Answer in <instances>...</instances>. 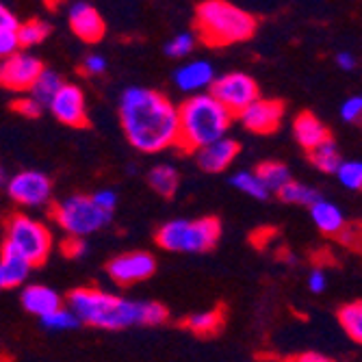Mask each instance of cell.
Listing matches in <instances>:
<instances>
[{
  "label": "cell",
  "instance_id": "31",
  "mask_svg": "<svg viewBox=\"0 0 362 362\" xmlns=\"http://www.w3.org/2000/svg\"><path fill=\"white\" fill-rule=\"evenodd\" d=\"M337 178L345 189L362 187V160H341L337 170Z\"/></svg>",
  "mask_w": 362,
  "mask_h": 362
},
{
  "label": "cell",
  "instance_id": "18",
  "mask_svg": "<svg viewBox=\"0 0 362 362\" xmlns=\"http://www.w3.org/2000/svg\"><path fill=\"white\" fill-rule=\"evenodd\" d=\"M293 135L306 152H310L317 146H321L323 141L330 139V130H327V126L317 115L300 113L293 122Z\"/></svg>",
  "mask_w": 362,
  "mask_h": 362
},
{
  "label": "cell",
  "instance_id": "25",
  "mask_svg": "<svg viewBox=\"0 0 362 362\" xmlns=\"http://www.w3.org/2000/svg\"><path fill=\"white\" fill-rule=\"evenodd\" d=\"M278 197L284 204H298V206H308L310 209L321 197V193L315 187L306 185V182L291 180L284 189L278 191Z\"/></svg>",
  "mask_w": 362,
  "mask_h": 362
},
{
  "label": "cell",
  "instance_id": "22",
  "mask_svg": "<svg viewBox=\"0 0 362 362\" xmlns=\"http://www.w3.org/2000/svg\"><path fill=\"white\" fill-rule=\"evenodd\" d=\"M148 185L160 197H174L180 187V174L170 163H158L148 174Z\"/></svg>",
  "mask_w": 362,
  "mask_h": 362
},
{
  "label": "cell",
  "instance_id": "16",
  "mask_svg": "<svg viewBox=\"0 0 362 362\" xmlns=\"http://www.w3.org/2000/svg\"><path fill=\"white\" fill-rule=\"evenodd\" d=\"M213 81H215V68L204 59L185 63L174 74V83L178 85V89L191 95L204 93V89H209Z\"/></svg>",
  "mask_w": 362,
  "mask_h": 362
},
{
  "label": "cell",
  "instance_id": "45",
  "mask_svg": "<svg viewBox=\"0 0 362 362\" xmlns=\"http://www.w3.org/2000/svg\"><path fill=\"white\" fill-rule=\"evenodd\" d=\"M360 189H362V187H360Z\"/></svg>",
  "mask_w": 362,
  "mask_h": 362
},
{
  "label": "cell",
  "instance_id": "33",
  "mask_svg": "<svg viewBox=\"0 0 362 362\" xmlns=\"http://www.w3.org/2000/svg\"><path fill=\"white\" fill-rule=\"evenodd\" d=\"M193 46H195V37L191 35V33H178L176 37H172V40L168 42L165 52H168V57H172V59H180V57L191 54Z\"/></svg>",
  "mask_w": 362,
  "mask_h": 362
},
{
  "label": "cell",
  "instance_id": "11",
  "mask_svg": "<svg viewBox=\"0 0 362 362\" xmlns=\"http://www.w3.org/2000/svg\"><path fill=\"white\" fill-rule=\"evenodd\" d=\"M154 272H156V258L150 252L119 254L107 265L109 278L119 286H133L137 282H144L152 278Z\"/></svg>",
  "mask_w": 362,
  "mask_h": 362
},
{
  "label": "cell",
  "instance_id": "13",
  "mask_svg": "<svg viewBox=\"0 0 362 362\" xmlns=\"http://www.w3.org/2000/svg\"><path fill=\"white\" fill-rule=\"evenodd\" d=\"M284 115V105L280 100H272V98H258L254 100L241 115V124L256 135H272L278 130Z\"/></svg>",
  "mask_w": 362,
  "mask_h": 362
},
{
  "label": "cell",
  "instance_id": "14",
  "mask_svg": "<svg viewBox=\"0 0 362 362\" xmlns=\"http://www.w3.org/2000/svg\"><path fill=\"white\" fill-rule=\"evenodd\" d=\"M239 152H241L239 141L230 139V137H221V139L200 148L193 154H195L197 168H200L202 172H206V174H221V172H226L230 165H233L235 158L239 156Z\"/></svg>",
  "mask_w": 362,
  "mask_h": 362
},
{
  "label": "cell",
  "instance_id": "30",
  "mask_svg": "<svg viewBox=\"0 0 362 362\" xmlns=\"http://www.w3.org/2000/svg\"><path fill=\"white\" fill-rule=\"evenodd\" d=\"M42 325L46 330H52V332H65V330H74L78 323V319L74 317V313L68 308V306H61L57 308L54 313L42 317Z\"/></svg>",
  "mask_w": 362,
  "mask_h": 362
},
{
  "label": "cell",
  "instance_id": "43",
  "mask_svg": "<svg viewBox=\"0 0 362 362\" xmlns=\"http://www.w3.org/2000/svg\"><path fill=\"white\" fill-rule=\"evenodd\" d=\"M0 26H18V20H16V16L0 3Z\"/></svg>",
  "mask_w": 362,
  "mask_h": 362
},
{
  "label": "cell",
  "instance_id": "2",
  "mask_svg": "<svg viewBox=\"0 0 362 362\" xmlns=\"http://www.w3.org/2000/svg\"><path fill=\"white\" fill-rule=\"evenodd\" d=\"M68 308L78 323L98 330H124L130 325H163L170 310L158 302L126 300L103 288L81 286L68 295Z\"/></svg>",
  "mask_w": 362,
  "mask_h": 362
},
{
  "label": "cell",
  "instance_id": "40",
  "mask_svg": "<svg viewBox=\"0 0 362 362\" xmlns=\"http://www.w3.org/2000/svg\"><path fill=\"white\" fill-rule=\"evenodd\" d=\"M325 286H327V278H325V274H323L321 269L310 272V276H308V288H310L313 293H323V291H325Z\"/></svg>",
  "mask_w": 362,
  "mask_h": 362
},
{
  "label": "cell",
  "instance_id": "32",
  "mask_svg": "<svg viewBox=\"0 0 362 362\" xmlns=\"http://www.w3.org/2000/svg\"><path fill=\"white\" fill-rule=\"evenodd\" d=\"M18 26H0V61L20 52Z\"/></svg>",
  "mask_w": 362,
  "mask_h": 362
},
{
  "label": "cell",
  "instance_id": "42",
  "mask_svg": "<svg viewBox=\"0 0 362 362\" xmlns=\"http://www.w3.org/2000/svg\"><path fill=\"white\" fill-rule=\"evenodd\" d=\"M337 65H339L341 70H345V72H351L356 68V59H354L351 52H339L337 54Z\"/></svg>",
  "mask_w": 362,
  "mask_h": 362
},
{
  "label": "cell",
  "instance_id": "39",
  "mask_svg": "<svg viewBox=\"0 0 362 362\" xmlns=\"http://www.w3.org/2000/svg\"><path fill=\"white\" fill-rule=\"evenodd\" d=\"M337 237L341 239L343 245L358 250V247H356V241H362V228L356 226V223H345V228L341 230V233H339Z\"/></svg>",
  "mask_w": 362,
  "mask_h": 362
},
{
  "label": "cell",
  "instance_id": "12",
  "mask_svg": "<svg viewBox=\"0 0 362 362\" xmlns=\"http://www.w3.org/2000/svg\"><path fill=\"white\" fill-rule=\"evenodd\" d=\"M54 119H59L65 126L72 128H85L89 124L87 105H85V93L78 85L63 83L61 89L54 93V98L48 105Z\"/></svg>",
  "mask_w": 362,
  "mask_h": 362
},
{
  "label": "cell",
  "instance_id": "5",
  "mask_svg": "<svg viewBox=\"0 0 362 362\" xmlns=\"http://www.w3.org/2000/svg\"><path fill=\"white\" fill-rule=\"evenodd\" d=\"M219 237H221V223L217 217L174 219L163 223L154 235L158 247L168 252H182V254L209 252L217 245Z\"/></svg>",
  "mask_w": 362,
  "mask_h": 362
},
{
  "label": "cell",
  "instance_id": "6",
  "mask_svg": "<svg viewBox=\"0 0 362 362\" xmlns=\"http://www.w3.org/2000/svg\"><path fill=\"white\" fill-rule=\"evenodd\" d=\"M50 217L68 237L85 239L98 233V230H103L111 221L113 213L103 211L91 200V195L76 193L52 206Z\"/></svg>",
  "mask_w": 362,
  "mask_h": 362
},
{
  "label": "cell",
  "instance_id": "37",
  "mask_svg": "<svg viewBox=\"0 0 362 362\" xmlns=\"http://www.w3.org/2000/svg\"><path fill=\"white\" fill-rule=\"evenodd\" d=\"M91 200H93L98 206H100L103 211L113 213L115 206H117V193H115L113 189H100V191H95V193L91 195Z\"/></svg>",
  "mask_w": 362,
  "mask_h": 362
},
{
  "label": "cell",
  "instance_id": "23",
  "mask_svg": "<svg viewBox=\"0 0 362 362\" xmlns=\"http://www.w3.org/2000/svg\"><path fill=\"white\" fill-rule=\"evenodd\" d=\"M254 174L260 178V182L265 185V189L269 193H278L280 189H284L293 180L291 170L284 165V163H278V160H265V163H260V165L254 170Z\"/></svg>",
  "mask_w": 362,
  "mask_h": 362
},
{
  "label": "cell",
  "instance_id": "4",
  "mask_svg": "<svg viewBox=\"0 0 362 362\" xmlns=\"http://www.w3.org/2000/svg\"><path fill=\"white\" fill-rule=\"evenodd\" d=\"M195 26L206 46H230L254 35L256 18L228 0H204L195 11Z\"/></svg>",
  "mask_w": 362,
  "mask_h": 362
},
{
  "label": "cell",
  "instance_id": "17",
  "mask_svg": "<svg viewBox=\"0 0 362 362\" xmlns=\"http://www.w3.org/2000/svg\"><path fill=\"white\" fill-rule=\"evenodd\" d=\"M20 302H22L26 313L35 315L40 319L63 306L61 295L54 288L46 286V284H28V286H24L22 295H20Z\"/></svg>",
  "mask_w": 362,
  "mask_h": 362
},
{
  "label": "cell",
  "instance_id": "36",
  "mask_svg": "<svg viewBox=\"0 0 362 362\" xmlns=\"http://www.w3.org/2000/svg\"><path fill=\"white\" fill-rule=\"evenodd\" d=\"M107 72V59L103 54H87L83 59V74L87 76H100Z\"/></svg>",
  "mask_w": 362,
  "mask_h": 362
},
{
  "label": "cell",
  "instance_id": "27",
  "mask_svg": "<svg viewBox=\"0 0 362 362\" xmlns=\"http://www.w3.org/2000/svg\"><path fill=\"white\" fill-rule=\"evenodd\" d=\"M339 323L351 341L362 345V300L341 306L339 308Z\"/></svg>",
  "mask_w": 362,
  "mask_h": 362
},
{
  "label": "cell",
  "instance_id": "44",
  "mask_svg": "<svg viewBox=\"0 0 362 362\" xmlns=\"http://www.w3.org/2000/svg\"><path fill=\"white\" fill-rule=\"evenodd\" d=\"M7 180H9V178H7V172H5L3 168H0V189H5V187H7Z\"/></svg>",
  "mask_w": 362,
  "mask_h": 362
},
{
  "label": "cell",
  "instance_id": "35",
  "mask_svg": "<svg viewBox=\"0 0 362 362\" xmlns=\"http://www.w3.org/2000/svg\"><path fill=\"white\" fill-rule=\"evenodd\" d=\"M341 119L347 124H356L362 119V95H351L341 105Z\"/></svg>",
  "mask_w": 362,
  "mask_h": 362
},
{
  "label": "cell",
  "instance_id": "20",
  "mask_svg": "<svg viewBox=\"0 0 362 362\" xmlns=\"http://www.w3.org/2000/svg\"><path fill=\"white\" fill-rule=\"evenodd\" d=\"M30 269L33 267L22 256H18L13 250L3 245V250H0V291L20 286L28 278Z\"/></svg>",
  "mask_w": 362,
  "mask_h": 362
},
{
  "label": "cell",
  "instance_id": "38",
  "mask_svg": "<svg viewBox=\"0 0 362 362\" xmlns=\"http://www.w3.org/2000/svg\"><path fill=\"white\" fill-rule=\"evenodd\" d=\"M61 252L68 258H83L87 254V243H85V239L68 237L61 243Z\"/></svg>",
  "mask_w": 362,
  "mask_h": 362
},
{
  "label": "cell",
  "instance_id": "29",
  "mask_svg": "<svg viewBox=\"0 0 362 362\" xmlns=\"http://www.w3.org/2000/svg\"><path fill=\"white\" fill-rule=\"evenodd\" d=\"M230 185L239 189L241 193L254 197V200H267L269 197V191L265 189V185L260 182V178L254 172H237L233 178H230Z\"/></svg>",
  "mask_w": 362,
  "mask_h": 362
},
{
  "label": "cell",
  "instance_id": "7",
  "mask_svg": "<svg viewBox=\"0 0 362 362\" xmlns=\"http://www.w3.org/2000/svg\"><path fill=\"white\" fill-rule=\"evenodd\" d=\"M3 245L22 256L30 267H40L52 252V233L40 219L18 213L7 221Z\"/></svg>",
  "mask_w": 362,
  "mask_h": 362
},
{
  "label": "cell",
  "instance_id": "26",
  "mask_svg": "<svg viewBox=\"0 0 362 362\" xmlns=\"http://www.w3.org/2000/svg\"><path fill=\"white\" fill-rule=\"evenodd\" d=\"M61 85H63V81H61V76L57 74V72H52V70H42V74L37 76V81H35V85L30 87V91H28V95L33 98V100H37L42 107H48L50 105V100L54 98V93L61 89Z\"/></svg>",
  "mask_w": 362,
  "mask_h": 362
},
{
  "label": "cell",
  "instance_id": "24",
  "mask_svg": "<svg viewBox=\"0 0 362 362\" xmlns=\"http://www.w3.org/2000/svg\"><path fill=\"white\" fill-rule=\"evenodd\" d=\"M308 160L313 163V165L321 172V174H337L339 165H341V150L339 146L332 141V137L323 141L321 146H317L315 150L308 152Z\"/></svg>",
  "mask_w": 362,
  "mask_h": 362
},
{
  "label": "cell",
  "instance_id": "10",
  "mask_svg": "<svg viewBox=\"0 0 362 362\" xmlns=\"http://www.w3.org/2000/svg\"><path fill=\"white\" fill-rule=\"evenodd\" d=\"M44 70V63L33 57L28 52H16L7 59L0 61V85L11 91H30V87L35 85L37 76Z\"/></svg>",
  "mask_w": 362,
  "mask_h": 362
},
{
  "label": "cell",
  "instance_id": "28",
  "mask_svg": "<svg viewBox=\"0 0 362 362\" xmlns=\"http://www.w3.org/2000/svg\"><path fill=\"white\" fill-rule=\"evenodd\" d=\"M50 35V26L44 20H28L24 24H18V40L20 48H30L42 44Z\"/></svg>",
  "mask_w": 362,
  "mask_h": 362
},
{
  "label": "cell",
  "instance_id": "15",
  "mask_svg": "<svg viewBox=\"0 0 362 362\" xmlns=\"http://www.w3.org/2000/svg\"><path fill=\"white\" fill-rule=\"evenodd\" d=\"M70 26L74 30V35L87 44H95L105 37V20L98 13L95 7L89 3H74L70 9Z\"/></svg>",
  "mask_w": 362,
  "mask_h": 362
},
{
  "label": "cell",
  "instance_id": "21",
  "mask_svg": "<svg viewBox=\"0 0 362 362\" xmlns=\"http://www.w3.org/2000/svg\"><path fill=\"white\" fill-rule=\"evenodd\" d=\"M223 321H226L223 308H211V310L189 315L182 321V327H187L195 337H213L223 327Z\"/></svg>",
  "mask_w": 362,
  "mask_h": 362
},
{
  "label": "cell",
  "instance_id": "3",
  "mask_svg": "<svg viewBox=\"0 0 362 362\" xmlns=\"http://www.w3.org/2000/svg\"><path fill=\"white\" fill-rule=\"evenodd\" d=\"M235 115L223 109L211 93L191 95L178 107V139L176 148L182 152H197L200 148L226 137Z\"/></svg>",
  "mask_w": 362,
  "mask_h": 362
},
{
  "label": "cell",
  "instance_id": "34",
  "mask_svg": "<svg viewBox=\"0 0 362 362\" xmlns=\"http://www.w3.org/2000/svg\"><path fill=\"white\" fill-rule=\"evenodd\" d=\"M11 109H13L16 113H20L22 117H28V119L40 117L42 111H44V107H42L37 100H33L30 95H20V98H16V100L11 103Z\"/></svg>",
  "mask_w": 362,
  "mask_h": 362
},
{
  "label": "cell",
  "instance_id": "1",
  "mask_svg": "<svg viewBox=\"0 0 362 362\" xmlns=\"http://www.w3.org/2000/svg\"><path fill=\"white\" fill-rule=\"evenodd\" d=\"M119 122L128 144L141 154L176 146L178 109L168 95L146 87H128L119 95Z\"/></svg>",
  "mask_w": 362,
  "mask_h": 362
},
{
  "label": "cell",
  "instance_id": "9",
  "mask_svg": "<svg viewBox=\"0 0 362 362\" xmlns=\"http://www.w3.org/2000/svg\"><path fill=\"white\" fill-rule=\"evenodd\" d=\"M7 195L18 206H46L52 197V180L37 170L18 172L7 180Z\"/></svg>",
  "mask_w": 362,
  "mask_h": 362
},
{
  "label": "cell",
  "instance_id": "8",
  "mask_svg": "<svg viewBox=\"0 0 362 362\" xmlns=\"http://www.w3.org/2000/svg\"><path fill=\"white\" fill-rule=\"evenodd\" d=\"M211 95L233 115H241L254 100H258V85L243 72H230L213 81Z\"/></svg>",
  "mask_w": 362,
  "mask_h": 362
},
{
  "label": "cell",
  "instance_id": "19",
  "mask_svg": "<svg viewBox=\"0 0 362 362\" xmlns=\"http://www.w3.org/2000/svg\"><path fill=\"white\" fill-rule=\"evenodd\" d=\"M310 217H313L315 226L319 228V233H323L327 237H337L347 223L343 211L334 202L325 200V197H319V200L310 206Z\"/></svg>",
  "mask_w": 362,
  "mask_h": 362
},
{
  "label": "cell",
  "instance_id": "41",
  "mask_svg": "<svg viewBox=\"0 0 362 362\" xmlns=\"http://www.w3.org/2000/svg\"><path fill=\"white\" fill-rule=\"evenodd\" d=\"M286 362H337V360L327 358L323 354H317V351H304V354H298V356L288 358Z\"/></svg>",
  "mask_w": 362,
  "mask_h": 362
}]
</instances>
